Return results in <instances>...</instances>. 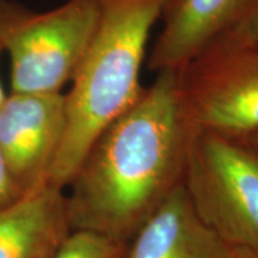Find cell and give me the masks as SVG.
Returning a JSON list of instances; mask_svg holds the SVG:
<instances>
[{
	"label": "cell",
	"mask_w": 258,
	"mask_h": 258,
	"mask_svg": "<svg viewBox=\"0 0 258 258\" xmlns=\"http://www.w3.org/2000/svg\"><path fill=\"white\" fill-rule=\"evenodd\" d=\"M192 132L177 73H158L99 135L66 188L72 231L128 243L182 186Z\"/></svg>",
	"instance_id": "cell-1"
},
{
	"label": "cell",
	"mask_w": 258,
	"mask_h": 258,
	"mask_svg": "<svg viewBox=\"0 0 258 258\" xmlns=\"http://www.w3.org/2000/svg\"><path fill=\"white\" fill-rule=\"evenodd\" d=\"M169 0H98V21L64 95V127L48 184L66 190L103 132L143 95L151 31Z\"/></svg>",
	"instance_id": "cell-2"
},
{
	"label": "cell",
	"mask_w": 258,
	"mask_h": 258,
	"mask_svg": "<svg viewBox=\"0 0 258 258\" xmlns=\"http://www.w3.org/2000/svg\"><path fill=\"white\" fill-rule=\"evenodd\" d=\"M98 12V0H67L46 12L0 0V43L10 59L11 92L62 93L82 64Z\"/></svg>",
	"instance_id": "cell-3"
},
{
	"label": "cell",
	"mask_w": 258,
	"mask_h": 258,
	"mask_svg": "<svg viewBox=\"0 0 258 258\" xmlns=\"http://www.w3.org/2000/svg\"><path fill=\"white\" fill-rule=\"evenodd\" d=\"M182 185L226 246L258 253V154L249 145L194 129Z\"/></svg>",
	"instance_id": "cell-4"
},
{
	"label": "cell",
	"mask_w": 258,
	"mask_h": 258,
	"mask_svg": "<svg viewBox=\"0 0 258 258\" xmlns=\"http://www.w3.org/2000/svg\"><path fill=\"white\" fill-rule=\"evenodd\" d=\"M177 73L194 129L244 138L258 132V44L222 35Z\"/></svg>",
	"instance_id": "cell-5"
},
{
	"label": "cell",
	"mask_w": 258,
	"mask_h": 258,
	"mask_svg": "<svg viewBox=\"0 0 258 258\" xmlns=\"http://www.w3.org/2000/svg\"><path fill=\"white\" fill-rule=\"evenodd\" d=\"M64 127V93H14L0 105V151L23 195L48 183Z\"/></svg>",
	"instance_id": "cell-6"
},
{
	"label": "cell",
	"mask_w": 258,
	"mask_h": 258,
	"mask_svg": "<svg viewBox=\"0 0 258 258\" xmlns=\"http://www.w3.org/2000/svg\"><path fill=\"white\" fill-rule=\"evenodd\" d=\"M245 0H169L163 28L148 54L152 72H179L230 30Z\"/></svg>",
	"instance_id": "cell-7"
},
{
	"label": "cell",
	"mask_w": 258,
	"mask_h": 258,
	"mask_svg": "<svg viewBox=\"0 0 258 258\" xmlns=\"http://www.w3.org/2000/svg\"><path fill=\"white\" fill-rule=\"evenodd\" d=\"M71 231L66 190L47 183L0 212V258H51Z\"/></svg>",
	"instance_id": "cell-8"
},
{
	"label": "cell",
	"mask_w": 258,
	"mask_h": 258,
	"mask_svg": "<svg viewBox=\"0 0 258 258\" xmlns=\"http://www.w3.org/2000/svg\"><path fill=\"white\" fill-rule=\"evenodd\" d=\"M227 251L200 219L182 185L128 241L127 258H226Z\"/></svg>",
	"instance_id": "cell-9"
},
{
	"label": "cell",
	"mask_w": 258,
	"mask_h": 258,
	"mask_svg": "<svg viewBox=\"0 0 258 258\" xmlns=\"http://www.w3.org/2000/svg\"><path fill=\"white\" fill-rule=\"evenodd\" d=\"M128 243L92 231L73 230L51 258H127Z\"/></svg>",
	"instance_id": "cell-10"
},
{
	"label": "cell",
	"mask_w": 258,
	"mask_h": 258,
	"mask_svg": "<svg viewBox=\"0 0 258 258\" xmlns=\"http://www.w3.org/2000/svg\"><path fill=\"white\" fill-rule=\"evenodd\" d=\"M225 35L258 44V0H245L239 16Z\"/></svg>",
	"instance_id": "cell-11"
},
{
	"label": "cell",
	"mask_w": 258,
	"mask_h": 258,
	"mask_svg": "<svg viewBox=\"0 0 258 258\" xmlns=\"http://www.w3.org/2000/svg\"><path fill=\"white\" fill-rule=\"evenodd\" d=\"M23 196L24 195L12 178L11 172L0 151V212L9 208Z\"/></svg>",
	"instance_id": "cell-12"
},
{
	"label": "cell",
	"mask_w": 258,
	"mask_h": 258,
	"mask_svg": "<svg viewBox=\"0 0 258 258\" xmlns=\"http://www.w3.org/2000/svg\"><path fill=\"white\" fill-rule=\"evenodd\" d=\"M226 258H258V253L246 249H238V247H228Z\"/></svg>",
	"instance_id": "cell-13"
},
{
	"label": "cell",
	"mask_w": 258,
	"mask_h": 258,
	"mask_svg": "<svg viewBox=\"0 0 258 258\" xmlns=\"http://www.w3.org/2000/svg\"><path fill=\"white\" fill-rule=\"evenodd\" d=\"M238 139H241V140L245 141V143L249 145V146L252 148L254 152L258 154V132H257V133L247 135V137L238 138Z\"/></svg>",
	"instance_id": "cell-14"
},
{
	"label": "cell",
	"mask_w": 258,
	"mask_h": 258,
	"mask_svg": "<svg viewBox=\"0 0 258 258\" xmlns=\"http://www.w3.org/2000/svg\"><path fill=\"white\" fill-rule=\"evenodd\" d=\"M2 53H4V50H3V46H2V43H0V54ZM6 93H5V91H4V88H3V84H2V80H0V105L3 104V102L5 101V98H6Z\"/></svg>",
	"instance_id": "cell-15"
}]
</instances>
